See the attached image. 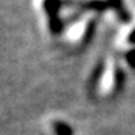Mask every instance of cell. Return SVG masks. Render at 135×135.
Returning a JSON list of instances; mask_svg holds the SVG:
<instances>
[{
  "mask_svg": "<svg viewBox=\"0 0 135 135\" xmlns=\"http://www.w3.org/2000/svg\"><path fill=\"white\" fill-rule=\"evenodd\" d=\"M63 6V0H44V10L48 15L49 30L53 34H57L63 30V23L60 18V7Z\"/></svg>",
  "mask_w": 135,
  "mask_h": 135,
  "instance_id": "1",
  "label": "cell"
},
{
  "mask_svg": "<svg viewBox=\"0 0 135 135\" xmlns=\"http://www.w3.org/2000/svg\"><path fill=\"white\" fill-rule=\"evenodd\" d=\"M53 130L56 132V135H73V130L70 128V126L63 122H55Z\"/></svg>",
  "mask_w": 135,
  "mask_h": 135,
  "instance_id": "2",
  "label": "cell"
},
{
  "mask_svg": "<svg viewBox=\"0 0 135 135\" xmlns=\"http://www.w3.org/2000/svg\"><path fill=\"white\" fill-rule=\"evenodd\" d=\"M126 57H127V61L130 63V66L131 67H135V49L130 51L126 55Z\"/></svg>",
  "mask_w": 135,
  "mask_h": 135,
  "instance_id": "3",
  "label": "cell"
},
{
  "mask_svg": "<svg viewBox=\"0 0 135 135\" xmlns=\"http://www.w3.org/2000/svg\"><path fill=\"white\" fill-rule=\"evenodd\" d=\"M128 41H130L131 44H135V29L131 31V34H130V37H128Z\"/></svg>",
  "mask_w": 135,
  "mask_h": 135,
  "instance_id": "4",
  "label": "cell"
}]
</instances>
